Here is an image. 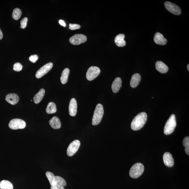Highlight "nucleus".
I'll use <instances>...</instances> for the list:
<instances>
[{
    "mask_svg": "<svg viewBox=\"0 0 189 189\" xmlns=\"http://www.w3.org/2000/svg\"><path fill=\"white\" fill-rule=\"evenodd\" d=\"M147 115L145 112L138 114L133 118L131 127L133 130H140L144 127L147 120Z\"/></svg>",
    "mask_w": 189,
    "mask_h": 189,
    "instance_id": "nucleus-1",
    "label": "nucleus"
},
{
    "mask_svg": "<svg viewBox=\"0 0 189 189\" xmlns=\"http://www.w3.org/2000/svg\"><path fill=\"white\" fill-rule=\"evenodd\" d=\"M176 125L175 116V115L172 114L165 125L164 131V134L166 135L171 134L175 131Z\"/></svg>",
    "mask_w": 189,
    "mask_h": 189,
    "instance_id": "nucleus-2",
    "label": "nucleus"
},
{
    "mask_svg": "<svg viewBox=\"0 0 189 189\" xmlns=\"http://www.w3.org/2000/svg\"><path fill=\"white\" fill-rule=\"evenodd\" d=\"M103 114L104 109L103 105L101 104H98L96 105L94 111L92 119V125H96L99 124L101 121Z\"/></svg>",
    "mask_w": 189,
    "mask_h": 189,
    "instance_id": "nucleus-3",
    "label": "nucleus"
},
{
    "mask_svg": "<svg viewBox=\"0 0 189 189\" xmlns=\"http://www.w3.org/2000/svg\"><path fill=\"white\" fill-rule=\"evenodd\" d=\"M144 170L143 165L138 163L133 165L130 170L129 175L133 178L136 179L140 176L143 173Z\"/></svg>",
    "mask_w": 189,
    "mask_h": 189,
    "instance_id": "nucleus-4",
    "label": "nucleus"
},
{
    "mask_svg": "<svg viewBox=\"0 0 189 189\" xmlns=\"http://www.w3.org/2000/svg\"><path fill=\"white\" fill-rule=\"evenodd\" d=\"M100 72V69L97 67H90L89 68L86 73L87 79L90 81L93 80L99 76Z\"/></svg>",
    "mask_w": 189,
    "mask_h": 189,
    "instance_id": "nucleus-5",
    "label": "nucleus"
},
{
    "mask_svg": "<svg viewBox=\"0 0 189 189\" xmlns=\"http://www.w3.org/2000/svg\"><path fill=\"white\" fill-rule=\"evenodd\" d=\"M11 129L17 130L25 128L26 126V122L20 119H14L11 120L9 125Z\"/></svg>",
    "mask_w": 189,
    "mask_h": 189,
    "instance_id": "nucleus-6",
    "label": "nucleus"
},
{
    "mask_svg": "<svg viewBox=\"0 0 189 189\" xmlns=\"http://www.w3.org/2000/svg\"><path fill=\"white\" fill-rule=\"evenodd\" d=\"M80 145V142L79 140H75L71 142L67 148V154L68 156H73L77 152Z\"/></svg>",
    "mask_w": 189,
    "mask_h": 189,
    "instance_id": "nucleus-7",
    "label": "nucleus"
},
{
    "mask_svg": "<svg viewBox=\"0 0 189 189\" xmlns=\"http://www.w3.org/2000/svg\"><path fill=\"white\" fill-rule=\"evenodd\" d=\"M165 6L168 11L176 15H179L181 13V10L178 5L170 2L166 1L165 3Z\"/></svg>",
    "mask_w": 189,
    "mask_h": 189,
    "instance_id": "nucleus-8",
    "label": "nucleus"
},
{
    "mask_svg": "<svg viewBox=\"0 0 189 189\" xmlns=\"http://www.w3.org/2000/svg\"><path fill=\"white\" fill-rule=\"evenodd\" d=\"M52 63L49 62L44 65L37 72L36 77L38 79H40L47 74L52 68Z\"/></svg>",
    "mask_w": 189,
    "mask_h": 189,
    "instance_id": "nucleus-9",
    "label": "nucleus"
},
{
    "mask_svg": "<svg viewBox=\"0 0 189 189\" xmlns=\"http://www.w3.org/2000/svg\"><path fill=\"white\" fill-rule=\"evenodd\" d=\"M87 40V37L84 35L77 34L71 37L69 39L70 43L74 45H78L86 42Z\"/></svg>",
    "mask_w": 189,
    "mask_h": 189,
    "instance_id": "nucleus-10",
    "label": "nucleus"
},
{
    "mask_svg": "<svg viewBox=\"0 0 189 189\" xmlns=\"http://www.w3.org/2000/svg\"><path fill=\"white\" fill-rule=\"evenodd\" d=\"M53 186L58 189H64V186L66 185V182L62 178L58 176H55Z\"/></svg>",
    "mask_w": 189,
    "mask_h": 189,
    "instance_id": "nucleus-11",
    "label": "nucleus"
},
{
    "mask_svg": "<svg viewBox=\"0 0 189 189\" xmlns=\"http://www.w3.org/2000/svg\"><path fill=\"white\" fill-rule=\"evenodd\" d=\"M163 159L164 163L166 166L168 167H172L174 165V160L171 153L169 152H166L164 154Z\"/></svg>",
    "mask_w": 189,
    "mask_h": 189,
    "instance_id": "nucleus-12",
    "label": "nucleus"
},
{
    "mask_svg": "<svg viewBox=\"0 0 189 189\" xmlns=\"http://www.w3.org/2000/svg\"><path fill=\"white\" fill-rule=\"evenodd\" d=\"M77 103L75 98H72L70 102L69 106V112L70 116H75L77 113Z\"/></svg>",
    "mask_w": 189,
    "mask_h": 189,
    "instance_id": "nucleus-13",
    "label": "nucleus"
},
{
    "mask_svg": "<svg viewBox=\"0 0 189 189\" xmlns=\"http://www.w3.org/2000/svg\"><path fill=\"white\" fill-rule=\"evenodd\" d=\"M19 97L17 94L14 93L7 94L5 98L6 101L10 104L16 105L19 101Z\"/></svg>",
    "mask_w": 189,
    "mask_h": 189,
    "instance_id": "nucleus-14",
    "label": "nucleus"
},
{
    "mask_svg": "<svg viewBox=\"0 0 189 189\" xmlns=\"http://www.w3.org/2000/svg\"><path fill=\"white\" fill-rule=\"evenodd\" d=\"M154 41L156 44L162 45H165L167 42V40L164 37L163 35L159 32L155 33Z\"/></svg>",
    "mask_w": 189,
    "mask_h": 189,
    "instance_id": "nucleus-15",
    "label": "nucleus"
},
{
    "mask_svg": "<svg viewBox=\"0 0 189 189\" xmlns=\"http://www.w3.org/2000/svg\"><path fill=\"white\" fill-rule=\"evenodd\" d=\"M122 81L120 77H117L113 82L112 86V89L114 93H117L120 90L122 86Z\"/></svg>",
    "mask_w": 189,
    "mask_h": 189,
    "instance_id": "nucleus-16",
    "label": "nucleus"
},
{
    "mask_svg": "<svg viewBox=\"0 0 189 189\" xmlns=\"http://www.w3.org/2000/svg\"><path fill=\"white\" fill-rule=\"evenodd\" d=\"M155 68L158 71L163 74L167 73L168 70V66L161 61H158L156 62Z\"/></svg>",
    "mask_w": 189,
    "mask_h": 189,
    "instance_id": "nucleus-17",
    "label": "nucleus"
},
{
    "mask_svg": "<svg viewBox=\"0 0 189 189\" xmlns=\"http://www.w3.org/2000/svg\"><path fill=\"white\" fill-rule=\"evenodd\" d=\"M125 35L120 34L117 35L115 39V42L116 45L119 47H123L126 45V42L124 39Z\"/></svg>",
    "mask_w": 189,
    "mask_h": 189,
    "instance_id": "nucleus-18",
    "label": "nucleus"
},
{
    "mask_svg": "<svg viewBox=\"0 0 189 189\" xmlns=\"http://www.w3.org/2000/svg\"><path fill=\"white\" fill-rule=\"evenodd\" d=\"M49 124L51 127L54 129H60L61 127L60 120L56 116L53 117L49 120Z\"/></svg>",
    "mask_w": 189,
    "mask_h": 189,
    "instance_id": "nucleus-19",
    "label": "nucleus"
},
{
    "mask_svg": "<svg viewBox=\"0 0 189 189\" xmlns=\"http://www.w3.org/2000/svg\"><path fill=\"white\" fill-rule=\"evenodd\" d=\"M141 77L140 74L136 73L133 74L131 78L130 86L132 88H136L140 83Z\"/></svg>",
    "mask_w": 189,
    "mask_h": 189,
    "instance_id": "nucleus-20",
    "label": "nucleus"
},
{
    "mask_svg": "<svg viewBox=\"0 0 189 189\" xmlns=\"http://www.w3.org/2000/svg\"><path fill=\"white\" fill-rule=\"evenodd\" d=\"M45 91L44 89H41L37 93L35 94L33 100L36 104H38L42 101L44 98Z\"/></svg>",
    "mask_w": 189,
    "mask_h": 189,
    "instance_id": "nucleus-21",
    "label": "nucleus"
},
{
    "mask_svg": "<svg viewBox=\"0 0 189 189\" xmlns=\"http://www.w3.org/2000/svg\"><path fill=\"white\" fill-rule=\"evenodd\" d=\"M70 70L68 68H66L63 70L60 77L61 82L62 84H65L67 82Z\"/></svg>",
    "mask_w": 189,
    "mask_h": 189,
    "instance_id": "nucleus-22",
    "label": "nucleus"
},
{
    "mask_svg": "<svg viewBox=\"0 0 189 189\" xmlns=\"http://www.w3.org/2000/svg\"><path fill=\"white\" fill-rule=\"evenodd\" d=\"M46 112L48 114H53L57 112V107L54 103L51 102L46 107Z\"/></svg>",
    "mask_w": 189,
    "mask_h": 189,
    "instance_id": "nucleus-23",
    "label": "nucleus"
},
{
    "mask_svg": "<svg viewBox=\"0 0 189 189\" xmlns=\"http://www.w3.org/2000/svg\"><path fill=\"white\" fill-rule=\"evenodd\" d=\"M0 188L1 189H13L14 187L12 183L8 180H3L0 182Z\"/></svg>",
    "mask_w": 189,
    "mask_h": 189,
    "instance_id": "nucleus-24",
    "label": "nucleus"
},
{
    "mask_svg": "<svg viewBox=\"0 0 189 189\" xmlns=\"http://www.w3.org/2000/svg\"><path fill=\"white\" fill-rule=\"evenodd\" d=\"M22 12L19 8H16L13 11L12 16L13 19L16 20L19 19L21 17Z\"/></svg>",
    "mask_w": 189,
    "mask_h": 189,
    "instance_id": "nucleus-25",
    "label": "nucleus"
},
{
    "mask_svg": "<svg viewBox=\"0 0 189 189\" xmlns=\"http://www.w3.org/2000/svg\"><path fill=\"white\" fill-rule=\"evenodd\" d=\"M46 175L49 181L50 184L51 185H52L55 179V176L51 172L48 171L46 172Z\"/></svg>",
    "mask_w": 189,
    "mask_h": 189,
    "instance_id": "nucleus-26",
    "label": "nucleus"
},
{
    "mask_svg": "<svg viewBox=\"0 0 189 189\" xmlns=\"http://www.w3.org/2000/svg\"><path fill=\"white\" fill-rule=\"evenodd\" d=\"M23 68V66L19 62L16 63L14 64L13 67V69L14 71L19 72L22 70Z\"/></svg>",
    "mask_w": 189,
    "mask_h": 189,
    "instance_id": "nucleus-27",
    "label": "nucleus"
},
{
    "mask_svg": "<svg viewBox=\"0 0 189 189\" xmlns=\"http://www.w3.org/2000/svg\"><path fill=\"white\" fill-rule=\"evenodd\" d=\"M28 21V18L26 17L24 18L20 21L21 27L20 28L24 29L26 27Z\"/></svg>",
    "mask_w": 189,
    "mask_h": 189,
    "instance_id": "nucleus-28",
    "label": "nucleus"
},
{
    "mask_svg": "<svg viewBox=\"0 0 189 189\" xmlns=\"http://www.w3.org/2000/svg\"><path fill=\"white\" fill-rule=\"evenodd\" d=\"M80 25L77 24H69V29L72 30L79 29H80Z\"/></svg>",
    "mask_w": 189,
    "mask_h": 189,
    "instance_id": "nucleus-29",
    "label": "nucleus"
},
{
    "mask_svg": "<svg viewBox=\"0 0 189 189\" xmlns=\"http://www.w3.org/2000/svg\"><path fill=\"white\" fill-rule=\"evenodd\" d=\"M183 144L185 148H189V137H186L183 139Z\"/></svg>",
    "mask_w": 189,
    "mask_h": 189,
    "instance_id": "nucleus-30",
    "label": "nucleus"
},
{
    "mask_svg": "<svg viewBox=\"0 0 189 189\" xmlns=\"http://www.w3.org/2000/svg\"><path fill=\"white\" fill-rule=\"evenodd\" d=\"M38 56L37 55H31L29 57V60L31 62L33 63H36L37 60H38Z\"/></svg>",
    "mask_w": 189,
    "mask_h": 189,
    "instance_id": "nucleus-31",
    "label": "nucleus"
},
{
    "mask_svg": "<svg viewBox=\"0 0 189 189\" xmlns=\"http://www.w3.org/2000/svg\"><path fill=\"white\" fill-rule=\"evenodd\" d=\"M59 23L61 25L63 26L64 27H66V24L65 23L64 20H59Z\"/></svg>",
    "mask_w": 189,
    "mask_h": 189,
    "instance_id": "nucleus-32",
    "label": "nucleus"
},
{
    "mask_svg": "<svg viewBox=\"0 0 189 189\" xmlns=\"http://www.w3.org/2000/svg\"><path fill=\"white\" fill-rule=\"evenodd\" d=\"M185 152L187 155H189V148H185Z\"/></svg>",
    "mask_w": 189,
    "mask_h": 189,
    "instance_id": "nucleus-33",
    "label": "nucleus"
},
{
    "mask_svg": "<svg viewBox=\"0 0 189 189\" xmlns=\"http://www.w3.org/2000/svg\"><path fill=\"white\" fill-rule=\"evenodd\" d=\"M3 37V33L2 32L1 29H0V40H1Z\"/></svg>",
    "mask_w": 189,
    "mask_h": 189,
    "instance_id": "nucleus-34",
    "label": "nucleus"
},
{
    "mask_svg": "<svg viewBox=\"0 0 189 189\" xmlns=\"http://www.w3.org/2000/svg\"><path fill=\"white\" fill-rule=\"evenodd\" d=\"M51 189H58L55 187V186H53V185H51Z\"/></svg>",
    "mask_w": 189,
    "mask_h": 189,
    "instance_id": "nucleus-35",
    "label": "nucleus"
},
{
    "mask_svg": "<svg viewBox=\"0 0 189 189\" xmlns=\"http://www.w3.org/2000/svg\"><path fill=\"white\" fill-rule=\"evenodd\" d=\"M187 68H188V69L189 71V64H188V66H187Z\"/></svg>",
    "mask_w": 189,
    "mask_h": 189,
    "instance_id": "nucleus-36",
    "label": "nucleus"
},
{
    "mask_svg": "<svg viewBox=\"0 0 189 189\" xmlns=\"http://www.w3.org/2000/svg\"><path fill=\"white\" fill-rule=\"evenodd\" d=\"M152 99H153V97H152Z\"/></svg>",
    "mask_w": 189,
    "mask_h": 189,
    "instance_id": "nucleus-37",
    "label": "nucleus"
}]
</instances>
